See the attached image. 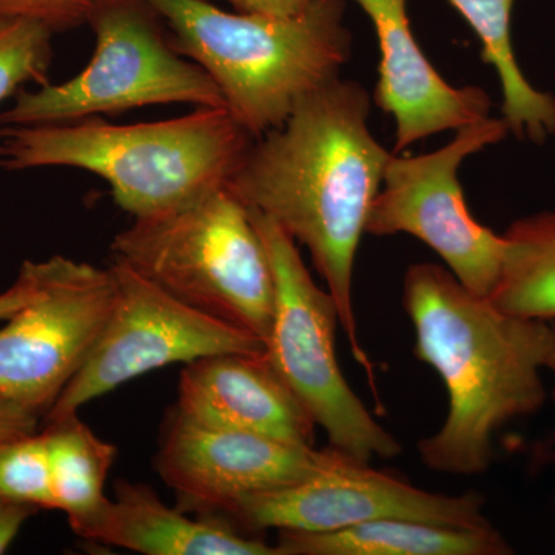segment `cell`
<instances>
[{
  "label": "cell",
  "mask_w": 555,
  "mask_h": 555,
  "mask_svg": "<svg viewBox=\"0 0 555 555\" xmlns=\"http://www.w3.org/2000/svg\"><path fill=\"white\" fill-rule=\"evenodd\" d=\"M53 31L22 17L0 20V102L13 96L25 83H49Z\"/></svg>",
  "instance_id": "cell-20"
},
{
  "label": "cell",
  "mask_w": 555,
  "mask_h": 555,
  "mask_svg": "<svg viewBox=\"0 0 555 555\" xmlns=\"http://www.w3.org/2000/svg\"><path fill=\"white\" fill-rule=\"evenodd\" d=\"M112 251L190 308L268 339L272 266L250 210L229 185L177 210L134 219L115 236Z\"/></svg>",
  "instance_id": "cell-5"
},
{
  "label": "cell",
  "mask_w": 555,
  "mask_h": 555,
  "mask_svg": "<svg viewBox=\"0 0 555 555\" xmlns=\"http://www.w3.org/2000/svg\"><path fill=\"white\" fill-rule=\"evenodd\" d=\"M334 455V448L318 451L257 434L196 425L173 409L160 434L155 467L177 494L179 509L211 517L243 496L308 480Z\"/></svg>",
  "instance_id": "cell-12"
},
{
  "label": "cell",
  "mask_w": 555,
  "mask_h": 555,
  "mask_svg": "<svg viewBox=\"0 0 555 555\" xmlns=\"http://www.w3.org/2000/svg\"><path fill=\"white\" fill-rule=\"evenodd\" d=\"M507 134L502 116H489L456 130L455 138L436 152L393 153L369 214L367 235L414 236L443 259L467 291L491 297L505 261L506 238L473 217L459 171L469 156L505 141Z\"/></svg>",
  "instance_id": "cell-8"
},
{
  "label": "cell",
  "mask_w": 555,
  "mask_h": 555,
  "mask_svg": "<svg viewBox=\"0 0 555 555\" xmlns=\"http://www.w3.org/2000/svg\"><path fill=\"white\" fill-rule=\"evenodd\" d=\"M250 210L275 281V310L266 339V360L286 383L331 448L361 463L393 459L401 444L379 425L339 367L337 305L310 276L297 243L276 222Z\"/></svg>",
  "instance_id": "cell-7"
},
{
  "label": "cell",
  "mask_w": 555,
  "mask_h": 555,
  "mask_svg": "<svg viewBox=\"0 0 555 555\" xmlns=\"http://www.w3.org/2000/svg\"><path fill=\"white\" fill-rule=\"evenodd\" d=\"M542 367L543 371L551 372L555 378V326L551 323H547L545 339H543ZM553 396L555 398V389Z\"/></svg>",
  "instance_id": "cell-27"
},
{
  "label": "cell",
  "mask_w": 555,
  "mask_h": 555,
  "mask_svg": "<svg viewBox=\"0 0 555 555\" xmlns=\"http://www.w3.org/2000/svg\"><path fill=\"white\" fill-rule=\"evenodd\" d=\"M160 22L145 0H104L89 22L96 39L90 64L67 82L21 91L0 113V127L75 122L150 105L225 108L217 83L171 49Z\"/></svg>",
  "instance_id": "cell-6"
},
{
  "label": "cell",
  "mask_w": 555,
  "mask_h": 555,
  "mask_svg": "<svg viewBox=\"0 0 555 555\" xmlns=\"http://www.w3.org/2000/svg\"><path fill=\"white\" fill-rule=\"evenodd\" d=\"M477 492L437 494L404 478L374 469L335 449L334 459L301 483L236 500L218 517L251 532H331L383 520L406 518L449 526L491 525Z\"/></svg>",
  "instance_id": "cell-11"
},
{
  "label": "cell",
  "mask_w": 555,
  "mask_h": 555,
  "mask_svg": "<svg viewBox=\"0 0 555 555\" xmlns=\"http://www.w3.org/2000/svg\"><path fill=\"white\" fill-rule=\"evenodd\" d=\"M39 414L0 396V443L38 433Z\"/></svg>",
  "instance_id": "cell-23"
},
{
  "label": "cell",
  "mask_w": 555,
  "mask_h": 555,
  "mask_svg": "<svg viewBox=\"0 0 555 555\" xmlns=\"http://www.w3.org/2000/svg\"><path fill=\"white\" fill-rule=\"evenodd\" d=\"M175 411L196 425L313 447L315 423L264 356L219 353L185 364Z\"/></svg>",
  "instance_id": "cell-14"
},
{
  "label": "cell",
  "mask_w": 555,
  "mask_h": 555,
  "mask_svg": "<svg viewBox=\"0 0 555 555\" xmlns=\"http://www.w3.org/2000/svg\"><path fill=\"white\" fill-rule=\"evenodd\" d=\"M0 496L54 509L49 451L42 433L0 443Z\"/></svg>",
  "instance_id": "cell-21"
},
{
  "label": "cell",
  "mask_w": 555,
  "mask_h": 555,
  "mask_svg": "<svg viewBox=\"0 0 555 555\" xmlns=\"http://www.w3.org/2000/svg\"><path fill=\"white\" fill-rule=\"evenodd\" d=\"M480 39L483 64L495 68L502 86V118L518 141L545 144L555 134V96L535 89L516 57L513 10L517 0H448Z\"/></svg>",
  "instance_id": "cell-17"
},
{
  "label": "cell",
  "mask_w": 555,
  "mask_h": 555,
  "mask_svg": "<svg viewBox=\"0 0 555 555\" xmlns=\"http://www.w3.org/2000/svg\"><path fill=\"white\" fill-rule=\"evenodd\" d=\"M283 555H509L494 525L449 526L383 518L331 532L280 531Z\"/></svg>",
  "instance_id": "cell-16"
},
{
  "label": "cell",
  "mask_w": 555,
  "mask_h": 555,
  "mask_svg": "<svg viewBox=\"0 0 555 555\" xmlns=\"http://www.w3.org/2000/svg\"><path fill=\"white\" fill-rule=\"evenodd\" d=\"M369 115L371 96L361 83L331 80L302 98L283 126L255 139L228 185L309 248L350 352L371 372L353 310V268L393 153L369 130Z\"/></svg>",
  "instance_id": "cell-1"
},
{
  "label": "cell",
  "mask_w": 555,
  "mask_h": 555,
  "mask_svg": "<svg viewBox=\"0 0 555 555\" xmlns=\"http://www.w3.org/2000/svg\"><path fill=\"white\" fill-rule=\"evenodd\" d=\"M240 13L294 16L308 9L313 0H228Z\"/></svg>",
  "instance_id": "cell-26"
},
{
  "label": "cell",
  "mask_w": 555,
  "mask_h": 555,
  "mask_svg": "<svg viewBox=\"0 0 555 555\" xmlns=\"http://www.w3.org/2000/svg\"><path fill=\"white\" fill-rule=\"evenodd\" d=\"M42 434L49 451L54 509L67 514L73 528L107 502L104 488L116 448L101 440L78 414L51 420Z\"/></svg>",
  "instance_id": "cell-19"
},
{
  "label": "cell",
  "mask_w": 555,
  "mask_h": 555,
  "mask_svg": "<svg viewBox=\"0 0 555 555\" xmlns=\"http://www.w3.org/2000/svg\"><path fill=\"white\" fill-rule=\"evenodd\" d=\"M257 138L228 108L116 124L100 118L0 127V169L72 167L104 179L134 219L156 217L228 185Z\"/></svg>",
  "instance_id": "cell-3"
},
{
  "label": "cell",
  "mask_w": 555,
  "mask_h": 555,
  "mask_svg": "<svg viewBox=\"0 0 555 555\" xmlns=\"http://www.w3.org/2000/svg\"><path fill=\"white\" fill-rule=\"evenodd\" d=\"M38 511L39 507L0 496V554L9 550L22 526Z\"/></svg>",
  "instance_id": "cell-25"
},
{
  "label": "cell",
  "mask_w": 555,
  "mask_h": 555,
  "mask_svg": "<svg viewBox=\"0 0 555 555\" xmlns=\"http://www.w3.org/2000/svg\"><path fill=\"white\" fill-rule=\"evenodd\" d=\"M505 261L489 301L521 320H555V210L514 221L503 233Z\"/></svg>",
  "instance_id": "cell-18"
},
{
  "label": "cell",
  "mask_w": 555,
  "mask_h": 555,
  "mask_svg": "<svg viewBox=\"0 0 555 555\" xmlns=\"http://www.w3.org/2000/svg\"><path fill=\"white\" fill-rule=\"evenodd\" d=\"M39 291L0 328V396L49 414L107 321L115 278L89 262L33 261Z\"/></svg>",
  "instance_id": "cell-10"
},
{
  "label": "cell",
  "mask_w": 555,
  "mask_h": 555,
  "mask_svg": "<svg viewBox=\"0 0 555 555\" xmlns=\"http://www.w3.org/2000/svg\"><path fill=\"white\" fill-rule=\"evenodd\" d=\"M171 31V49L217 83L254 138L286 122L309 93L339 78L352 54L346 0H313L294 16L228 13L207 0H145Z\"/></svg>",
  "instance_id": "cell-4"
},
{
  "label": "cell",
  "mask_w": 555,
  "mask_h": 555,
  "mask_svg": "<svg viewBox=\"0 0 555 555\" xmlns=\"http://www.w3.org/2000/svg\"><path fill=\"white\" fill-rule=\"evenodd\" d=\"M39 291L38 275H36L33 261H25L21 266L20 276L9 291L0 294V321L9 320L17 310L36 297Z\"/></svg>",
  "instance_id": "cell-24"
},
{
  "label": "cell",
  "mask_w": 555,
  "mask_h": 555,
  "mask_svg": "<svg viewBox=\"0 0 555 555\" xmlns=\"http://www.w3.org/2000/svg\"><path fill=\"white\" fill-rule=\"evenodd\" d=\"M115 298L86 363L73 377L47 420L78 414L94 398L130 379L170 364H188L219 353L264 356L266 343L179 301L113 258Z\"/></svg>",
  "instance_id": "cell-9"
},
{
  "label": "cell",
  "mask_w": 555,
  "mask_h": 555,
  "mask_svg": "<svg viewBox=\"0 0 555 555\" xmlns=\"http://www.w3.org/2000/svg\"><path fill=\"white\" fill-rule=\"evenodd\" d=\"M72 529L89 542L145 555H283L225 518L193 520L160 502L150 486L126 480L116 481L115 499Z\"/></svg>",
  "instance_id": "cell-15"
},
{
  "label": "cell",
  "mask_w": 555,
  "mask_h": 555,
  "mask_svg": "<svg viewBox=\"0 0 555 555\" xmlns=\"http://www.w3.org/2000/svg\"><path fill=\"white\" fill-rule=\"evenodd\" d=\"M403 305L415 356L440 375L449 397L443 426L418 441L420 459L436 473L480 476L491 466L495 434L545 404L542 349L550 321L507 315L430 262L408 269Z\"/></svg>",
  "instance_id": "cell-2"
},
{
  "label": "cell",
  "mask_w": 555,
  "mask_h": 555,
  "mask_svg": "<svg viewBox=\"0 0 555 555\" xmlns=\"http://www.w3.org/2000/svg\"><path fill=\"white\" fill-rule=\"evenodd\" d=\"M104 0H0L2 17H22L46 25L51 31H65L89 24Z\"/></svg>",
  "instance_id": "cell-22"
},
{
  "label": "cell",
  "mask_w": 555,
  "mask_h": 555,
  "mask_svg": "<svg viewBox=\"0 0 555 555\" xmlns=\"http://www.w3.org/2000/svg\"><path fill=\"white\" fill-rule=\"evenodd\" d=\"M377 33L378 82L374 101L396 122L401 153L441 131L460 130L491 116V96L480 87H452L420 49L409 0H353Z\"/></svg>",
  "instance_id": "cell-13"
}]
</instances>
